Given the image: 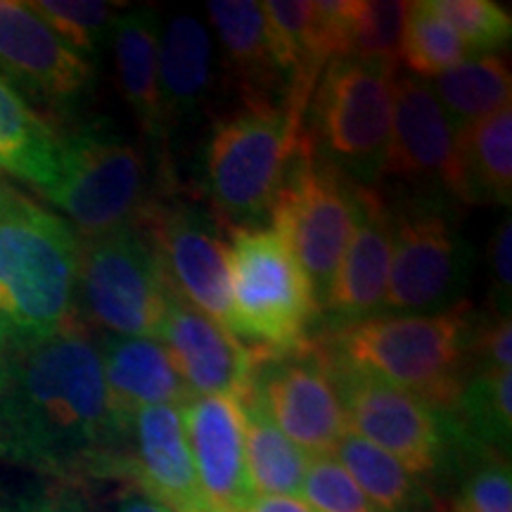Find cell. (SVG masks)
I'll use <instances>...</instances> for the list:
<instances>
[{
	"label": "cell",
	"mask_w": 512,
	"mask_h": 512,
	"mask_svg": "<svg viewBox=\"0 0 512 512\" xmlns=\"http://www.w3.org/2000/svg\"><path fill=\"white\" fill-rule=\"evenodd\" d=\"M107 401L98 344L74 316L15 351L0 389V453L48 475H110L124 444Z\"/></svg>",
	"instance_id": "6da1fadb"
},
{
	"label": "cell",
	"mask_w": 512,
	"mask_h": 512,
	"mask_svg": "<svg viewBox=\"0 0 512 512\" xmlns=\"http://www.w3.org/2000/svg\"><path fill=\"white\" fill-rule=\"evenodd\" d=\"M475 320L467 302L430 316H375L325 330L316 347L330 366L380 377L434 413L451 415L470 377L467 347Z\"/></svg>",
	"instance_id": "7a4b0ae2"
},
{
	"label": "cell",
	"mask_w": 512,
	"mask_h": 512,
	"mask_svg": "<svg viewBox=\"0 0 512 512\" xmlns=\"http://www.w3.org/2000/svg\"><path fill=\"white\" fill-rule=\"evenodd\" d=\"M79 238L19 197L0 211V335L12 354L53 337L74 316Z\"/></svg>",
	"instance_id": "3957f363"
},
{
	"label": "cell",
	"mask_w": 512,
	"mask_h": 512,
	"mask_svg": "<svg viewBox=\"0 0 512 512\" xmlns=\"http://www.w3.org/2000/svg\"><path fill=\"white\" fill-rule=\"evenodd\" d=\"M226 245L233 335L256 356L306 347L320 311L283 238L271 226H230Z\"/></svg>",
	"instance_id": "277c9868"
},
{
	"label": "cell",
	"mask_w": 512,
	"mask_h": 512,
	"mask_svg": "<svg viewBox=\"0 0 512 512\" xmlns=\"http://www.w3.org/2000/svg\"><path fill=\"white\" fill-rule=\"evenodd\" d=\"M384 64L337 57L325 64L302 128L313 155L354 185L380 181L394 112V76Z\"/></svg>",
	"instance_id": "5b68a950"
},
{
	"label": "cell",
	"mask_w": 512,
	"mask_h": 512,
	"mask_svg": "<svg viewBox=\"0 0 512 512\" xmlns=\"http://www.w3.org/2000/svg\"><path fill=\"white\" fill-rule=\"evenodd\" d=\"M147 190L143 150L112 126L86 124L60 136L55 181L46 197L79 240L136 228L152 200Z\"/></svg>",
	"instance_id": "8992f818"
},
{
	"label": "cell",
	"mask_w": 512,
	"mask_h": 512,
	"mask_svg": "<svg viewBox=\"0 0 512 512\" xmlns=\"http://www.w3.org/2000/svg\"><path fill=\"white\" fill-rule=\"evenodd\" d=\"M302 121L283 105H240L207 140V188L226 221L261 226L297 155Z\"/></svg>",
	"instance_id": "52a82bcc"
},
{
	"label": "cell",
	"mask_w": 512,
	"mask_h": 512,
	"mask_svg": "<svg viewBox=\"0 0 512 512\" xmlns=\"http://www.w3.org/2000/svg\"><path fill=\"white\" fill-rule=\"evenodd\" d=\"M354 188L313 155L302 128L297 155L273 202L271 228L304 271L320 313L354 228Z\"/></svg>",
	"instance_id": "ba28073f"
},
{
	"label": "cell",
	"mask_w": 512,
	"mask_h": 512,
	"mask_svg": "<svg viewBox=\"0 0 512 512\" xmlns=\"http://www.w3.org/2000/svg\"><path fill=\"white\" fill-rule=\"evenodd\" d=\"M451 204L406 195L392 207V266L380 316H430L465 302L470 254Z\"/></svg>",
	"instance_id": "9c48e42d"
},
{
	"label": "cell",
	"mask_w": 512,
	"mask_h": 512,
	"mask_svg": "<svg viewBox=\"0 0 512 512\" xmlns=\"http://www.w3.org/2000/svg\"><path fill=\"white\" fill-rule=\"evenodd\" d=\"M171 287L138 228L79 240L76 297L95 328L114 337H159Z\"/></svg>",
	"instance_id": "30bf717a"
},
{
	"label": "cell",
	"mask_w": 512,
	"mask_h": 512,
	"mask_svg": "<svg viewBox=\"0 0 512 512\" xmlns=\"http://www.w3.org/2000/svg\"><path fill=\"white\" fill-rule=\"evenodd\" d=\"M136 228L150 240L171 290L233 335L228 245L219 221L190 200H150Z\"/></svg>",
	"instance_id": "8fae6325"
},
{
	"label": "cell",
	"mask_w": 512,
	"mask_h": 512,
	"mask_svg": "<svg viewBox=\"0 0 512 512\" xmlns=\"http://www.w3.org/2000/svg\"><path fill=\"white\" fill-rule=\"evenodd\" d=\"M252 356L247 392L273 425L309 458L332 456L349 425L335 377L316 339L287 354Z\"/></svg>",
	"instance_id": "7c38bea8"
},
{
	"label": "cell",
	"mask_w": 512,
	"mask_h": 512,
	"mask_svg": "<svg viewBox=\"0 0 512 512\" xmlns=\"http://www.w3.org/2000/svg\"><path fill=\"white\" fill-rule=\"evenodd\" d=\"M328 363V361H325ZM349 432L382 448L413 477H430L444 465L451 425L418 396L368 373L330 366Z\"/></svg>",
	"instance_id": "4fadbf2b"
},
{
	"label": "cell",
	"mask_w": 512,
	"mask_h": 512,
	"mask_svg": "<svg viewBox=\"0 0 512 512\" xmlns=\"http://www.w3.org/2000/svg\"><path fill=\"white\" fill-rule=\"evenodd\" d=\"M384 178L411 190L408 197L465 204L456 131L430 83L413 74L394 76L392 133L380 181Z\"/></svg>",
	"instance_id": "5bb4252c"
},
{
	"label": "cell",
	"mask_w": 512,
	"mask_h": 512,
	"mask_svg": "<svg viewBox=\"0 0 512 512\" xmlns=\"http://www.w3.org/2000/svg\"><path fill=\"white\" fill-rule=\"evenodd\" d=\"M0 74L29 105L55 114L76 110L93 88L91 62L17 0H0Z\"/></svg>",
	"instance_id": "9a60e30c"
},
{
	"label": "cell",
	"mask_w": 512,
	"mask_h": 512,
	"mask_svg": "<svg viewBox=\"0 0 512 512\" xmlns=\"http://www.w3.org/2000/svg\"><path fill=\"white\" fill-rule=\"evenodd\" d=\"M392 245V204L375 185H356L354 228L320 313V318H328V330L380 316L392 266Z\"/></svg>",
	"instance_id": "2e32d148"
},
{
	"label": "cell",
	"mask_w": 512,
	"mask_h": 512,
	"mask_svg": "<svg viewBox=\"0 0 512 512\" xmlns=\"http://www.w3.org/2000/svg\"><path fill=\"white\" fill-rule=\"evenodd\" d=\"M159 342L192 396H230L240 399L249 387L254 356L233 337L171 290Z\"/></svg>",
	"instance_id": "e0dca14e"
},
{
	"label": "cell",
	"mask_w": 512,
	"mask_h": 512,
	"mask_svg": "<svg viewBox=\"0 0 512 512\" xmlns=\"http://www.w3.org/2000/svg\"><path fill=\"white\" fill-rule=\"evenodd\" d=\"M197 482L211 512H242L254 501L238 399L192 396L181 406Z\"/></svg>",
	"instance_id": "ac0fdd59"
},
{
	"label": "cell",
	"mask_w": 512,
	"mask_h": 512,
	"mask_svg": "<svg viewBox=\"0 0 512 512\" xmlns=\"http://www.w3.org/2000/svg\"><path fill=\"white\" fill-rule=\"evenodd\" d=\"M207 15L223 46L242 105L287 107L290 83L285 79L264 5L254 0H211Z\"/></svg>",
	"instance_id": "d6986e66"
},
{
	"label": "cell",
	"mask_w": 512,
	"mask_h": 512,
	"mask_svg": "<svg viewBox=\"0 0 512 512\" xmlns=\"http://www.w3.org/2000/svg\"><path fill=\"white\" fill-rule=\"evenodd\" d=\"M98 351L112 418L124 439L131 420L145 408H181L192 399L159 339L105 335Z\"/></svg>",
	"instance_id": "ffe728a7"
},
{
	"label": "cell",
	"mask_w": 512,
	"mask_h": 512,
	"mask_svg": "<svg viewBox=\"0 0 512 512\" xmlns=\"http://www.w3.org/2000/svg\"><path fill=\"white\" fill-rule=\"evenodd\" d=\"M133 467L145 494L174 512H211L192 465L181 408L152 406L128 425Z\"/></svg>",
	"instance_id": "44dd1931"
},
{
	"label": "cell",
	"mask_w": 512,
	"mask_h": 512,
	"mask_svg": "<svg viewBox=\"0 0 512 512\" xmlns=\"http://www.w3.org/2000/svg\"><path fill=\"white\" fill-rule=\"evenodd\" d=\"M216 88V57L200 17L174 15L159 36V91L166 136L200 117Z\"/></svg>",
	"instance_id": "7402d4cb"
},
{
	"label": "cell",
	"mask_w": 512,
	"mask_h": 512,
	"mask_svg": "<svg viewBox=\"0 0 512 512\" xmlns=\"http://www.w3.org/2000/svg\"><path fill=\"white\" fill-rule=\"evenodd\" d=\"M119 91L150 145L166 143V126L159 91V15L152 8L121 10L112 27Z\"/></svg>",
	"instance_id": "603a6c76"
},
{
	"label": "cell",
	"mask_w": 512,
	"mask_h": 512,
	"mask_svg": "<svg viewBox=\"0 0 512 512\" xmlns=\"http://www.w3.org/2000/svg\"><path fill=\"white\" fill-rule=\"evenodd\" d=\"M60 133L0 74V171L46 195L55 181Z\"/></svg>",
	"instance_id": "cb8c5ba5"
},
{
	"label": "cell",
	"mask_w": 512,
	"mask_h": 512,
	"mask_svg": "<svg viewBox=\"0 0 512 512\" xmlns=\"http://www.w3.org/2000/svg\"><path fill=\"white\" fill-rule=\"evenodd\" d=\"M465 204L512 202V107L479 119L456 133Z\"/></svg>",
	"instance_id": "d4e9b609"
},
{
	"label": "cell",
	"mask_w": 512,
	"mask_h": 512,
	"mask_svg": "<svg viewBox=\"0 0 512 512\" xmlns=\"http://www.w3.org/2000/svg\"><path fill=\"white\" fill-rule=\"evenodd\" d=\"M245 427V463L254 496L299 498L309 456L292 444L247 392L238 399Z\"/></svg>",
	"instance_id": "484cf974"
},
{
	"label": "cell",
	"mask_w": 512,
	"mask_h": 512,
	"mask_svg": "<svg viewBox=\"0 0 512 512\" xmlns=\"http://www.w3.org/2000/svg\"><path fill=\"white\" fill-rule=\"evenodd\" d=\"M430 88L458 133L510 105L512 76L508 60L498 53L472 55L432 79Z\"/></svg>",
	"instance_id": "4316f807"
},
{
	"label": "cell",
	"mask_w": 512,
	"mask_h": 512,
	"mask_svg": "<svg viewBox=\"0 0 512 512\" xmlns=\"http://www.w3.org/2000/svg\"><path fill=\"white\" fill-rule=\"evenodd\" d=\"M332 456L354 477L377 512H425L427 494L418 477L370 441L347 432Z\"/></svg>",
	"instance_id": "83f0119b"
},
{
	"label": "cell",
	"mask_w": 512,
	"mask_h": 512,
	"mask_svg": "<svg viewBox=\"0 0 512 512\" xmlns=\"http://www.w3.org/2000/svg\"><path fill=\"white\" fill-rule=\"evenodd\" d=\"M510 389V370H489L467 377L456 408L446 415L453 439L508 456L512 434Z\"/></svg>",
	"instance_id": "f1b7e54d"
},
{
	"label": "cell",
	"mask_w": 512,
	"mask_h": 512,
	"mask_svg": "<svg viewBox=\"0 0 512 512\" xmlns=\"http://www.w3.org/2000/svg\"><path fill=\"white\" fill-rule=\"evenodd\" d=\"M411 3L401 0H347L344 17V57H356L399 69L403 27Z\"/></svg>",
	"instance_id": "f546056e"
},
{
	"label": "cell",
	"mask_w": 512,
	"mask_h": 512,
	"mask_svg": "<svg viewBox=\"0 0 512 512\" xmlns=\"http://www.w3.org/2000/svg\"><path fill=\"white\" fill-rule=\"evenodd\" d=\"M458 451L453 512H512L510 460L505 453L451 439Z\"/></svg>",
	"instance_id": "4dcf8cb0"
},
{
	"label": "cell",
	"mask_w": 512,
	"mask_h": 512,
	"mask_svg": "<svg viewBox=\"0 0 512 512\" xmlns=\"http://www.w3.org/2000/svg\"><path fill=\"white\" fill-rule=\"evenodd\" d=\"M470 50L460 41L439 15H434L430 3H411L401 41V62L418 79H437L448 69L465 62Z\"/></svg>",
	"instance_id": "1f68e13d"
},
{
	"label": "cell",
	"mask_w": 512,
	"mask_h": 512,
	"mask_svg": "<svg viewBox=\"0 0 512 512\" xmlns=\"http://www.w3.org/2000/svg\"><path fill=\"white\" fill-rule=\"evenodd\" d=\"M27 5L83 60L98 55L110 41L114 22L124 8L98 0H31Z\"/></svg>",
	"instance_id": "d6a6232c"
},
{
	"label": "cell",
	"mask_w": 512,
	"mask_h": 512,
	"mask_svg": "<svg viewBox=\"0 0 512 512\" xmlns=\"http://www.w3.org/2000/svg\"><path fill=\"white\" fill-rule=\"evenodd\" d=\"M434 15L456 31L470 55H491L508 46L510 12L491 0H427Z\"/></svg>",
	"instance_id": "836d02e7"
},
{
	"label": "cell",
	"mask_w": 512,
	"mask_h": 512,
	"mask_svg": "<svg viewBox=\"0 0 512 512\" xmlns=\"http://www.w3.org/2000/svg\"><path fill=\"white\" fill-rule=\"evenodd\" d=\"M302 496L313 512H377L335 456L309 458Z\"/></svg>",
	"instance_id": "e575fe53"
},
{
	"label": "cell",
	"mask_w": 512,
	"mask_h": 512,
	"mask_svg": "<svg viewBox=\"0 0 512 512\" xmlns=\"http://www.w3.org/2000/svg\"><path fill=\"white\" fill-rule=\"evenodd\" d=\"M512 325L510 316H496L475 320V328L467 347V366L470 375L489 373V370H510L512 363Z\"/></svg>",
	"instance_id": "d590c367"
},
{
	"label": "cell",
	"mask_w": 512,
	"mask_h": 512,
	"mask_svg": "<svg viewBox=\"0 0 512 512\" xmlns=\"http://www.w3.org/2000/svg\"><path fill=\"white\" fill-rule=\"evenodd\" d=\"M0 512H93V508L76 489L43 484L0 494Z\"/></svg>",
	"instance_id": "8d00e7d4"
},
{
	"label": "cell",
	"mask_w": 512,
	"mask_h": 512,
	"mask_svg": "<svg viewBox=\"0 0 512 512\" xmlns=\"http://www.w3.org/2000/svg\"><path fill=\"white\" fill-rule=\"evenodd\" d=\"M512 223L510 216L498 223L489 242V266H491V304L496 316H510V287H512Z\"/></svg>",
	"instance_id": "74e56055"
},
{
	"label": "cell",
	"mask_w": 512,
	"mask_h": 512,
	"mask_svg": "<svg viewBox=\"0 0 512 512\" xmlns=\"http://www.w3.org/2000/svg\"><path fill=\"white\" fill-rule=\"evenodd\" d=\"M242 512H313L302 498L283 496H254V501Z\"/></svg>",
	"instance_id": "f35d334b"
},
{
	"label": "cell",
	"mask_w": 512,
	"mask_h": 512,
	"mask_svg": "<svg viewBox=\"0 0 512 512\" xmlns=\"http://www.w3.org/2000/svg\"><path fill=\"white\" fill-rule=\"evenodd\" d=\"M114 512H174V510H169L166 505L155 501L152 496H147L145 491L143 494L133 491V494L121 498V501L117 503V508H114Z\"/></svg>",
	"instance_id": "ab89813d"
},
{
	"label": "cell",
	"mask_w": 512,
	"mask_h": 512,
	"mask_svg": "<svg viewBox=\"0 0 512 512\" xmlns=\"http://www.w3.org/2000/svg\"><path fill=\"white\" fill-rule=\"evenodd\" d=\"M10 363H12V351L8 347V342L3 339V335H0V389H3L5 382H8Z\"/></svg>",
	"instance_id": "60d3db41"
},
{
	"label": "cell",
	"mask_w": 512,
	"mask_h": 512,
	"mask_svg": "<svg viewBox=\"0 0 512 512\" xmlns=\"http://www.w3.org/2000/svg\"><path fill=\"white\" fill-rule=\"evenodd\" d=\"M19 197H22V195H19V192L12 188L8 181H5L3 171H0V211H5L8 207H12V204H15Z\"/></svg>",
	"instance_id": "b9f144b4"
}]
</instances>
